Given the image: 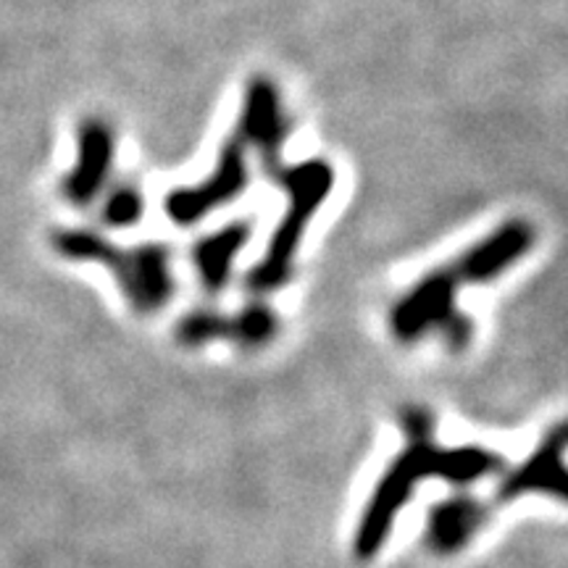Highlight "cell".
<instances>
[{"label":"cell","mask_w":568,"mask_h":568,"mask_svg":"<svg viewBox=\"0 0 568 568\" xmlns=\"http://www.w3.org/2000/svg\"><path fill=\"white\" fill-rule=\"evenodd\" d=\"M537 243V230L529 219H508L487 237L474 243L450 264L422 276L406 295L389 308V332L400 345H416L439 335L447 351L464 353L474 339V324L458 308L460 287H477L500 280Z\"/></svg>","instance_id":"cell-1"},{"label":"cell","mask_w":568,"mask_h":568,"mask_svg":"<svg viewBox=\"0 0 568 568\" xmlns=\"http://www.w3.org/2000/svg\"><path fill=\"white\" fill-rule=\"evenodd\" d=\"M266 174L280 184L287 195V205L276 224L264 255L251 272L245 274V290L255 297H268L287 287L295 276L297 253H301L305 232L316 213L329 201L335 190V166L324 159H305L297 163H284L282 151L258 155Z\"/></svg>","instance_id":"cell-3"},{"label":"cell","mask_w":568,"mask_h":568,"mask_svg":"<svg viewBox=\"0 0 568 568\" xmlns=\"http://www.w3.org/2000/svg\"><path fill=\"white\" fill-rule=\"evenodd\" d=\"M280 335V316L264 297L243 305L234 314H222V343H232L243 351H261Z\"/></svg>","instance_id":"cell-10"},{"label":"cell","mask_w":568,"mask_h":568,"mask_svg":"<svg viewBox=\"0 0 568 568\" xmlns=\"http://www.w3.org/2000/svg\"><path fill=\"white\" fill-rule=\"evenodd\" d=\"M493 503L474 495H453L439 500L426 516L424 542L435 556H458L493 518Z\"/></svg>","instance_id":"cell-8"},{"label":"cell","mask_w":568,"mask_h":568,"mask_svg":"<svg viewBox=\"0 0 568 568\" xmlns=\"http://www.w3.org/2000/svg\"><path fill=\"white\" fill-rule=\"evenodd\" d=\"M251 140L234 126L216 155L211 174L195 184L169 190V195L163 197V213L169 222L176 226H195L224 205L240 201L251 184Z\"/></svg>","instance_id":"cell-5"},{"label":"cell","mask_w":568,"mask_h":568,"mask_svg":"<svg viewBox=\"0 0 568 568\" xmlns=\"http://www.w3.org/2000/svg\"><path fill=\"white\" fill-rule=\"evenodd\" d=\"M145 216V197L134 184H119L105 193L101 219L111 230H130Z\"/></svg>","instance_id":"cell-11"},{"label":"cell","mask_w":568,"mask_h":568,"mask_svg":"<svg viewBox=\"0 0 568 568\" xmlns=\"http://www.w3.org/2000/svg\"><path fill=\"white\" fill-rule=\"evenodd\" d=\"M400 429L406 447L397 453L387 471L376 481L364 514L353 535V556L372 560L382 552L393 535L397 516L426 479L447 481L453 487L477 485L497 477L506 468L503 458L481 445L443 447L435 443V416L424 406H406L400 410Z\"/></svg>","instance_id":"cell-2"},{"label":"cell","mask_w":568,"mask_h":568,"mask_svg":"<svg viewBox=\"0 0 568 568\" xmlns=\"http://www.w3.org/2000/svg\"><path fill=\"white\" fill-rule=\"evenodd\" d=\"M116 161V134L101 116L82 119L77 126V159L61 182V195L77 209H88L109 187Z\"/></svg>","instance_id":"cell-6"},{"label":"cell","mask_w":568,"mask_h":568,"mask_svg":"<svg viewBox=\"0 0 568 568\" xmlns=\"http://www.w3.org/2000/svg\"><path fill=\"white\" fill-rule=\"evenodd\" d=\"M253 237V224L245 219L230 222L201 237L193 247V266L203 293L216 297L230 287L234 264Z\"/></svg>","instance_id":"cell-9"},{"label":"cell","mask_w":568,"mask_h":568,"mask_svg":"<svg viewBox=\"0 0 568 568\" xmlns=\"http://www.w3.org/2000/svg\"><path fill=\"white\" fill-rule=\"evenodd\" d=\"M53 251L74 264L109 268L126 305L140 316H155L174 301L176 274L172 247L161 243L119 245L111 237L71 226L51 234Z\"/></svg>","instance_id":"cell-4"},{"label":"cell","mask_w":568,"mask_h":568,"mask_svg":"<svg viewBox=\"0 0 568 568\" xmlns=\"http://www.w3.org/2000/svg\"><path fill=\"white\" fill-rule=\"evenodd\" d=\"M566 424L558 422L548 435L542 437V443L535 447V453L518 464L516 468L503 477L500 485H497L495 503L497 506H506V503L521 500L527 495H548L552 500L564 503L566 500Z\"/></svg>","instance_id":"cell-7"}]
</instances>
